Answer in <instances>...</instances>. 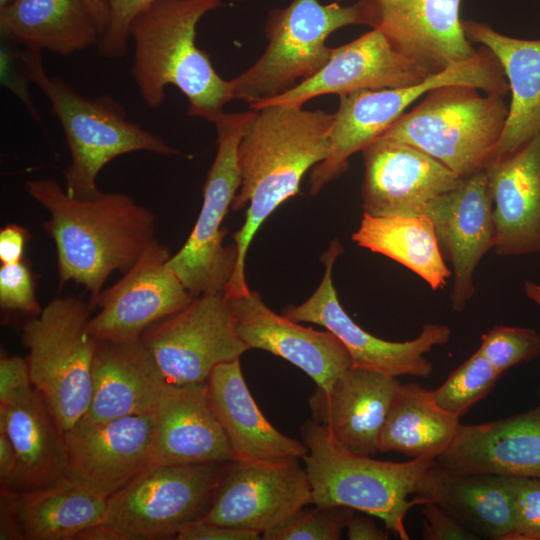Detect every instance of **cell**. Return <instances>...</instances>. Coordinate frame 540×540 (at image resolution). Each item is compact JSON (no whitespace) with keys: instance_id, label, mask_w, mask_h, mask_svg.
Here are the masks:
<instances>
[{"instance_id":"1","label":"cell","mask_w":540,"mask_h":540,"mask_svg":"<svg viewBox=\"0 0 540 540\" xmlns=\"http://www.w3.org/2000/svg\"><path fill=\"white\" fill-rule=\"evenodd\" d=\"M254 111L238 147L241 184L231 207L248 208L244 224L232 236L238 259L224 292L228 298L250 290L245 274L250 243L274 210L299 192L305 173L327 157L334 119V113L285 103Z\"/></svg>"},{"instance_id":"2","label":"cell","mask_w":540,"mask_h":540,"mask_svg":"<svg viewBox=\"0 0 540 540\" xmlns=\"http://www.w3.org/2000/svg\"><path fill=\"white\" fill-rule=\"evenodd\" d=\"M26 190L49 213L43 227L55 242L61 281L83 285L93 307L107 278L129 270L155 239L154 214L125 193L79 199L53 179L28 180Z\"/></svg>"},{"instance_id":"3","label":"cell","mask_w":540,"mask_h":540,"mask_svg":"<svg viewBox=\"0 0 540 540\" xmlns=\"http://www.w3.org/2000/svg\"><path fill=\"white\" fill-rule=\"evenodd\" d=\"M224 5L223 0H158L132 21V77L144 103L157 109L167 86L187 98V113L212 123L230 102L229 80L214 69L208 54L196 44L201 18Z\"/></svg>"},{"instance_id":"4","label":"cell","mask_w":540,"mask_h":540,"mask_svg":"<svg viewBox=\"0 0 540 540\" xmlns=\"http://www.w3.org/2000/svg\"><path fill=\"white\" fill-rule=\"evenodd\" d=\"M301 437L308 448L302 459L314 505L370 514L400 539L410 538L404 520L413 506L424 504L421 496L435 458L391 462L354 454L314 420L302 425Z\"/></svg>"},{"instance_id":"5","label":"cell","mask_w":540,"mask_h":540,"mask_svg":"<svg viewBox=\"0 0 540 540\" xmlns=\"http://www.w3.org/2000/svg\"><path fill=\"white\" fill-rule=\"evenodd\" d=\"M39 50L23 47V60L30 82L47 98L60 122L71 162L64 170V189L72 197L93 199L102 191L97 177L113 159L132 152L163 156L179 151L163 138L128 120L124 107L102 95L88 98L58 77H50Z\"/></svg>"},{"instance_id":"6","label":"cell","mask_w":540,"mask_h":540,"mask_svg":"<svg viewBox=\"0 0 540 540\" xmlns=\"http://www.w3.org/2000/svg\"><path fill=\"white\" fill-rule=\"evenodd\" d=\"M508 114L501 94L446 85L426 93L379 137L412 145L466 177L492 164Z\"/></svg>"},{"instance_id":"7","label":"cell","mask_w":540,"mask_h":540,"mask_svg":"<svg viewBox=\"0 0 540 540\" xmlns=\"http://www.w3.org/2000/svg\"><path fill=\"white\" fill-rule=\"evenodd\" d=\"M354 24L371 25L365 0L351 6L292 0L285 8L271 10L265 25L267 47L252 66L229 80L231 99L251 105L312 77L332 54L333 48L326 45L329 35Z\"/></svg>"},{"instance_id":"8","label":"cell","mask_w":540,"mask_h":540,"mask_svg":"<svg viewBox=\"0 0 540 540\" xmlns=\"http://www.w3.org/2000/svg\"><path fill=\"white\" fill-rule=\"evenodd\" d=\"M94 307L74 296L52 299L22 329L33 387L64 432L89 409L99 340L88 330Z\"/></svg>"},{"instance_id":"9","label":"cell","mask_w":540,"mask_h":540,"mask_svg":"<svg viewBox=\"0 0 540 540\" xmlns=\"http://www.w3.org/2000/svg\"><path fill=\"white\" fill-rule=\"evenodd\" d=\"M446 85H467L501 95L509 91L499 61L483 46L471 59L453 63L419 84L360 90L339 96L329 134L328 155L311 172V195H317L326 184L341 176L348 168V159L385 132L415 100Z\"/></svg>"},{"instance_id":"10","label":"cell","mask_w":540,"mask_h":540,"mask_svg":"<svg viewBox=\"0 0 540 540\" xmlns=\"http://www.w3.org/2000/svg\"><path fill=\"white\" fill-rule=\"evenodd\" d=\"M255 111L222 113L214 124L217 152L203 186L196 223L167 264L192 296L225 292L236 269V245L223 244V220L241 184L238 147Z\"/></svg>"},{"instance_id":"11","label":"cell","mask_w":540,"mask_h":540,"mask_svg":"<svg viewBox=\"0 0 540 540\" xmlns=\"http://www.w3.org/2000/svg\"><path fill=\"white\" fill-rule=\"evenodd\" d=\"M226 462L152 464L108 497L101 523L123 540L176 539L208 513Z\"/></svg>"},{"instance_id":"12","label":"cell","mask_w":540,"mask_h":540,"mask_svg":"<svg viewBox=\"0 0 540 540\" xmlns=\"http://www.w3.org/2000/svg\"><path fill=\"white\" fill-rule=\"evenodd\" d=\"M171 384L206 383L213 369L249 350L239 337L224 292L195 297L141 336Z\"/></svg>"},{"instance_id":"13","label":"cell","mask_w":540,"mask_h":540,"mask_svg":"<svg viewBox=\"0 0 540 540\" xmlns=\"http://www.w3.org/2000/svg\"><path fill=\"white\" fill-rule=\"evenodd\" d=\"M341 252L339 240H333L323 254L325 271L318 288L303 303L286 307L282 315L296 322L318 324L333 333L346 347L354 367L394 377H429L433 365L425 355L449 342L450 328L428 323L416 338L404 342L383 340L365 331L343 309L333 284V266Z\"/></svg>"},{"instance_id":"14","label":"cell","mask_w":540,"mask_h":540,"mask_svg":"<svg viewBox=\"0 0 540 540\" xmlns=\"http://www.w3.org/2000/svg\"><path fill=\"white\" fill-rule=\"evenodd\" d=\"M313 504L310 481L298 459H233L224 465L205 522L262 534Z\"/></svg>"},{"instance_id":"15","label":"cell","mask_w":540,"mask_h":540,"mask_svg":"<svg viewBox=\"0 0 540 540\" xmlns=\"http://www.w3.org/2000/svg\"><path fill=\"white\" fill-rule=\"evenodd\" d=\"M170 257L169 249L154 239L119 281L102 290L95 303L100 310L88 322L96 339H140L150 326L195 298L169 268Z\"/></svg>"},{"instance_id":"16","label":"cell","mask_w":540,"mask_h":540,"mask_svg":"<svg viewBox=\"0 0 540 540\" xmlns=\"http://www.w3.org/2000/svg\"><path fill=\"white\" fill-rule=\"evenodd\" d=\"M362 154V208L372 216H423L432 200L462 178L424 151L396 140L378 137Z\"/></svg>"},{"instance_id":"17","label":"cell","mask_w":540,"mask_h":540,"mask_svg":"<svg viewBox=\"0 0 540 540\" xmlns=\"http://www.w3.org/2000/svg\"><path fill=\"white\" fill-rule=\"evenodd\" d=\"M442 254L452 266V308L462 311L475 292L474 274L495 246L492 198L485 170L462 177L428 205Z\"/></svg>"},{"instance_id":"18","label":"cell","mask_w":540,"mask_h":540,"mask_svg":"<svg viewBox=\"0 0 540 540\" xmlns=\"http://www.w3.org/2000/svg\"><path fill=\"white\" fill-rule=\"evenodd\" d=\"M68 476L110 497L153 464L150 414L103 422L79 420L65 432Z\"/></svg>"},{"instance_id":"19","label":"cell","mask_w":540,"mask_h":540,"mask_svg":"<svg viewBox=\"0 0 540 540\" xmlns=\"http://www.w3.org/2000/svg\"><path fill=\"white\" fill-rule=\"evenodd\" d=\"M371 26L428 74L471 59L477 51L459 18L461 0H366Z\"/></svg>"},{"instance_id":"20","label":"cell","mask_w":540,"mask_h":540,"mask_svg":"<svg viewBox=\"0 0 540 540\" xmlns=\"http://www.w3.org/2000/svg\"><path fill=\"white\" fill-rule=\"evenodd\" d=\"M430 74L398 52L379 29L361 35L332 54L312 77L271 99L249 105L251 110L275 103L303 106L327 94L347 95L360 90L400 88L419 84Z\"/></svg>"},{"instance_id":"21","label":"cell","mask_w":540,"mask_h":540,"mask_svg":"<svg viewBox=\"0 0 540 540\" xmlns=\"http://www.w3.org/2000/svg\"><path fill=\"white\" fill-rule=\"evenodd\" d=\"M228 300L237 333L249 350L261 349L289 361L317 387L328 390L352 366L349 352L333 333L303 327L275 313L257 292Z\"/></svg>"},{"instance_id":"22","label":"cell","mask_w":540,"mask_h":540,"mask_svg":"<svg viewBox=\"0 0 540 540\" xmlns=\"http://www.w3.org/2000/svg\"><path fill=\"white\" fill-rule=\"evenodd\" d=\"M400 384L397 377L351 366L328 390L317 387L310 396L313 420L344 449L373 456Z\"/></svg>"},{"instance_id":"23","label":"cell","mask_w":540,"mask_h":540,"mask_svg":"<svg viewBox=\"0 0 540 540\" xmlns=\"http://www.w3.org/2000/svg\"><path fill=\"white\" fill-rule=\"evenodd\" d=\"M436 464L456 473L540 479V404L491 422L462 425Z\"/></svg>"},{"instance_id":"24","label":"cell","mask_w":540,"mask_h":540,"mask_svg":"<svg viewBox=\"0 0 540 540\" xmlns=\"http://www.w3.org/2000/svg\"><path fill=\"white\" fill-rule=\"evenodd\" d=\"M150 415L153 424V464L226 462L235 459L211 407L206 383H169Z\"/></svg>"},{"instance_id":"25","label":"cell","mask_w":540,"mask_h":540,"mask_svg":"<svg viewBox=\"0 0 540 540\" xmlns=\"http://www.w3.org/2000/svg\"><path fill=\"white\" fill-rule=\"evenodd\" d=\"M499 256L540 253V134L486 170Z\"/></svg>"},{"instance_id":"26","label":"cell","mask_w":540,"mask_h":540,"mask_svg":"<svg viewBox=\"0 0 540 540\" xmlns=\"http://www.w3.org/2000/svg\"><path fill=\"white\" fill-rule=\"evenodd\" d=\"M168 384L141 338L99 341L92 365V399L82 418L103 422L150 414Z\"/></svg>"},{"instance_id":"27","label":"cell","mask_w":540,"mask_h":540,"mask_svg":"<svg viewBox=\"0 0 540 540\" xmlns=\"http://www.w3.org/2000/svg\"><path fill=\"white\" fill-rule=\"evenodd\" d=\"M0 432L8 436L17 456L14 476L2 489L32 491L68 476L65 432L35 388L0 403Z\"/></svg>"},{"instance_id":"28","label":"cell","mask_w":540,"mask_h":540,"mask_svg":"<svg viewBox=\"0 0 540 540\" xmlns=\"http://www.w3.org/2000/svg\"><path fill=\"white\" fill-rule=\"evenodd\" d=\"M206 384L235 459L283 461L308 453L302 441L281 433L265 418L246 385L239 359L216 366Z\"/></svg>"},{"instance_id":"29","label":"cell","mask_w":540,"mask_h":540,"mask_svg":"<svg viewBox=\"0 0 540 540\" xmlns=\"http://www.w3.org/2000/svg\"><path fill=\"white\" fill-rule=\"evenodd\" d=\"M422 499L440 506L478 538L511 540L515 506L508 476L451 472L435 461Z\"/></svg>"},{"instance_id":"30","label":"cell","mask_w":540,"mask_h":540,"mask_svg":"<svg viewBox=\"0 0 540 540\" xmlns=\"http://www.w3.org/2000/svg\"><path fill=\"white\" fill-rule=\"evenodd\" d=\"M462 24L466 37L482 44L499 61L512 94L496 161L540 134V40L509 37L476 21Z\"/></svg>"},{"instance_id":"31","label":"cell","mask_w":540,"mask_h":540,"mask_svg":"<svg viewBox=\"0 0 540 540\" xmlns=\"http://www.w3.org/2000/svg\"><path fill=\"white\" fill-rule=\"evenodd\" d=\"M1 38L68 56L97 46L100 22L88 0H12L0 7Z\"/></svg>"},{"instance_id":"32","label":"cell","mask_w":540,"mask_h":540,"mask_svg":"<svg viewBox=\"0 0 540 540\" xmlns=\"http://www.w3.org/2000/svg\"><path fill=\"white\" fill-rule=\"evenodd\" d=\"M13 508L25 540H71L104 519L108 498L70 476L51 486L13 492Z\"/></svg>"},{"instance_id":"33","label":"cell","mask_w":540,"mask_h":540,"mask_svg":"<svg viewBox=\"0 0 540 540\" xmlns=\"http://www.w3.org/2000/svg\"><path fill=\"white\" fill-rule=\"evenodd\" d=\"M459 419L441 408L430 390L417 383L400 384L380 433L379 452L437 458L456 438Z\"/></svg>"},{"instance_id":"34","label":"cell","mask_w":540,"mask_h":540,"mask_svg":"<svg viewBox=\"0 0 540 540\" xmlns=\"http://www.w3.org/2000/svg\"><path fill=\"white\" fill-rule=\"evenodd\" d=\"M352 240L382 254L423 279L432 290L446 286L452 276L440 249L434 225L426 215L372 216L364 213Z\"/></svg>"},{"instance_id":"35","label":"cell","mask_w":540,"mask_h":540,"mask_svg":"<svg viewBox=\"0 0 540 540\" xmlns=\"http://www.w3.org/2000/svg\"><path fill=\"white\" fill-rule=\"evenodd\" d=\"M501 375L477 350L431 391L432 396L441 408L460 418L493 389Z\"/></svg>"},{"instance_id":"36","label":"cell","mask_w":540,"mask_h":540,"mask_svg":"<svg viewBox=\"0 0 540 540\" xmlns=\"http://www.w3.org/2000/svg\"><path fill=\"white\" fill-rule=\"evenodd\" d=\"M353 514V509L343 506H305L278 527L262 534V539L338 540Z\"/></svg>"},{"instance_id":"37","label":"cell","mask_w":540,"mask_h":540,"mask_svg":"<svg viewBox=\"0 0 540 540\" xmlns=\"http://www.w3.org/2000/svg\"><path fill=\"white\" fill-rule=\"evenodd\" d=\"M478 351L503 374L540 355V334L530 328L496 326L482 335Z\"/></svg>"},{"instance_id":"38","label":"cell","mask_w":540,"mask_h":540,"mask_svg":"<svg viewBox=\"0 0 540 540\" xmlns=\"http://www.w3.org/2000/svg\"><path fill=\"white\" fill-rule=\"evenodd\" d=\"M156 1L158 0H104L107 21L96 46L99 54L110 59L123 57L127 52L133 19Z\"/></svg>"},{"instance_id":"39","label":"cell","mask_w":540,"mask_h":540,"mask_svg":"<svg viewBox=\"0 0 540 540\" xmlns=\"http://www.w3.org/2000/svg\"><path fill=\"white\" fill-rule=\"evenodd\" d=\"M508 477L515 506V529L511 540H540V479Z\"/></svg>"},{"instance_id":"40","label":"cell","mask_w":540,"mask_h":540,"mask_svg":"<svg viewBox=\"0 0 540 540\" xmlns=\"http://www.w3.org/2000/svg\"><path fill=\"white\" fill-rule=\"evenodd\" d=\"M0 305L5 310L32 315L41 312L31 271L23 261L1 265Z\"/></svg>"},{"instance_id":"41","label":"cell","mask_w":540,"mask_h":540,"mask_svg":"<svg viewBox=\"0 0 540 540\" xmlns=\"http://www.w3.org/2000/svg\"><path fill=\"white\" fill-rule=\"evenodd\" d=\"M20 45L1 38V83L14 93L27 108L34 120L40 122V114L29 94L28 83H31L23 60V49Z\"/></svg>"},{"instance_id":"42","label":"cell","mask_w":540,"mask_h":540,"mask_svg":"<svg viewBox=\"0 0 540 540\" xmlns=\"http://www.w3.org/2000/svg\"><path fill=\"white\" fill-rule=\"evenodd\" d=\"M423 538L426 540H476L473 532L435 503L422 505Z\"/></svg>"},{"instance_id":"43","label":"cell","mask_w":540,"mask_h":540,"mask_svg":"<svg viewBox=\"0 0 540 540\" xmlns=\"http://www.w3.org/2000/svg\"><path fill=\"white\" fill-rule=\"evenodd\" d=\"M34 388L25 358L2 356L0 360V403Z\"/></svg>"},{"instance_id":"44","label":"cell","mask_w":540,"mask_h":540,"mask_svg":"<svg viewBox=\"0 0 540 540\" xmlns=\"http://www.w3.org/2000/svg\"><path fill=\"white\" fill-rule=\"evenodd\" d=\"M178 540H258L261 535L255 531L233 528L203 520L191 523L181 529Z\"/></svg>"},{"instance_id":"45","label":"cell","mask_w":540,"mask_h":540,"mask_svg":"<svg viewBox=\"0 0 540 540\" xmlns=\"http://www.w3.org/2000/svg\"><path fill=\"white\" fill-rule=\"evenodd\" d=\"M29 233L17 224H8L0 230V261L12 264L22 261Z\"/></svg>"},{"instance_id":"46","label":"cell","mask_w":540,"mask_h":540,"mask_svg":"<svg viewBox=\"0 0 540 540\" xmlns=\"http://www.w3.org/2000/svg\"><path fill=\"white\" fill-rule=\"evenodd\" d=\"M346 530L350 540H386L389 538L388 529L381 530L368 518L354 514L349 519Z\"/></svg>"},{"instance_id":"47","label":"cell","mask_w":540,"mask_h":540,"mask_svg":"<svg viewBox=\"0 0 540 540\" xmlns=\"http://www.w3.org/2000/svg\"><path fill=\"white\" fill-rule=\"evenodd\" d=\"M17 468V456L8 436L0 432V481L1 488L7 487Z\"/></svg>"},{"instance_id":"48","label":"cell","mask_w":540,"mask_h":540,"mask_svg":"<svg viewBox=\"0 0 540 540\" xmlns=\"http://www.w3.org/2000/svg\"><path fill=\"white\" fill-rule=\"evenodd\" d=\"M101 25V34L107 21V9L104 0H88ZM100 34V36H101Z\"/></svg>"},{"instance_id":"49","label":"cell","mask_w":540,"mask_h":540,"mask_svg":"<svg viewBox=\"0 0 540 540\" xmlns=\"http://www.w3.org/2000/svg\"><path fill=\"white\" fill-rule=\"evenodd\" d=\"M524 292L526 296L540 308V284L526 281L524 283Z\"/></svg>"},{"instance_id":"50","label":"cell","mask_w":540,"mask_h":540,"mask_svg":"<svg viewBox=\"0 0 540 540\" xmlns=\"http://www.w3.org/2000/svg\"><path fill=\"white\" fill-rule=\"evenodd\" d=\"M10 1H12V0H0V7H3L4 5L9 3Z\"/></svg>"}]
</instances>
